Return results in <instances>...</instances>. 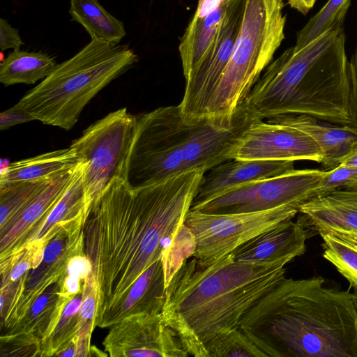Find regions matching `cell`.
<instances>
[{
  "label": "cell",
  "mask_w": 357,
  "mask_h": 357,
  "mask_svg": "<svg viewBox=\"0 0 357 357\" xmlns=\"http://www.w3.org/2000/svg\"><path fill=\"white\" fill-rule=\"evenodd\" d=\"M284 0H245L232 54L206 115L230 116L244 103L284 39Z\"/></svg>",
  "instance_id": "52a82bcc"
},
{
  "label": "cell",
  "mask_w": 357,
  "mask_h": 357,
  "mask_svg": "<svg viewBox=\"0 0 357 357\" xmlns=\"http://www.w3.org/2000/svg\"><path fill=\"white\" fill-rule=\"evenodd\" d=\"M205 173L193 169L136 188L116 178L92 202L83 234L97 289L96 326H112L133 284L171 248Z\"/></svg>",
  "instance_id": "6da1fadb"
},
{
  "label": "cell",
  "mask_w": 357,
  "mask_h": 357,
  "mask_svg": "<svg viewBox=\"0 0 357 357\" xmlns=\"http://www.w3.org/2000/svg\"><path fill=\"white\" fill-rule=\"evenodd\" d=\"M34 120L35 118L29 112L14 105L0 114V130Z\"/></svg>",
  "instance_id": "836d02e7"
},
{
  "label": "cell",
  "mask_w": 357,
  "mask_h": 357,
  "mask_svg": "<svg viewBox=\"0 0 357 357\" xmlns=\"http://www.w3.org/2000/svg\"><path fill=\"white\" fill-rule=\"evenodd\" d=\"M343 26L296 50H286L265 68L245 101L257 118L304 114L349 125L348 59Z\"/></svg>",
  "instance_id": "5b68a950"
},
{
  "label": "cell",
  "mask_w": 357,
  "mask_h": 357,
  "mask_svg": "<svg viewBox=\"0 0 357 357\" xmlns=\"http://www.w3.org/2000/svg\"><path fill=\"white\" fill-rule=\"evenodd\" d=\"M69 13L91 39L119 43L126 35L123 22L105 10L98 0H70Z\"/></svg>",
  "instance_id": "d4e9b609"
},
{
  "label": "cell",
  "mask_w": 357,
  "mask_h": 357,
  "mask_svg": "<svg viewBox=\"0 0 357 357\" xmlns=\"http://www.w3.org/2000/svg\"><path fill=\"white\" fill-rule=\"evenodd\" d=\"M62 278L46 289L32 304L24 319L5 334H33L40 340L49 335L70 301L61 295Z\"/></svg>",
  "instance_id": "603a6c76"
},
{
  "label": "cell",
  "mask_w": 357,
  "mask_h": 357,
  "mask_svg": "<svg viewBox=\"0 0 357 357\" xmlns=\"http://www.w3.org/2000/svg\"><path fill=\"white\" fill-rule=\"evenodd\" d=\"M24 44L18 30L13 28L7 20H0V49L4 51L8 49L20 50Z\"/></svg>",
  "instance_id": "e575fe53"
},
{
  "label": "cell",
  "mask_w": 357,
  "mask_h": 357,
  "mask_svg": "<svg viewBox=\"0 0 357 357\" xmlns=\"http://www.w3.org/2000/svg\"><path fill=\"white\" fill-rule=\"evenodd\" d=\"M136 122V116L121 108L91 124L70 146L84 160L83 181L91 205L113 179H126Z\"/></svg>",
  "instance_id": "ba28073f"
},
{
  "label": "cell",
  "mask_w": 357,
  "mask_h": 357,
  "mask_svg": "<svg viewBox=\"0 0 357 357\" xmlns=\"http://www.w3.org/2000/svg\"><path fill=\"white\" fill-rule=\"evenodd\" d=\"M85 218L61 224L47 241L39 265L26 280L22 296L6 326L10 330L26 315L32 304L50 286L65 275L70 260L84 252L83 227Z\"/></svg>",
  "instance_id": "4fadbf2b"
},
{
  "label": "cell",
  "mask_w": 357,
  "mask_h": 357,
  "mask_svg": "<svg viewBox=\"0 0 357 357\" xmlns=\"http://www.w3.org/2000/svg\"><path fill=\"white\" fill-rule=\"evenodd\" d=\"M294 169V161L232 159L204 174L192 205L208 200L236 186L272 178Z\"/></svg>",
  "instance_id": "ac0fdd59"
},
{
  "label": "cell",
  "mask_w": 357,
  "mask_h": 357,
  "mask_svg": "<svg viewBox=\"0 0 357 357\" xmlns=\"http://www.w3.org/2000/svg\"><path fill=\"white\" fill-rule=\"evenodd\" d=\"M351 0H328L321 10L297 32L294 47L300 50L325 32L343 26Z\"/></svg>",
  "instance_id": "484cf974"
},
{
  "label": "cell",
  "mask_w": 357,
  "mask_h": 357,
  "mask_svg": "<svg viewBox=\"0 0 357 357\" xmlns=\"http://www.w3.org/2000/svg\"><path fill=\"white\" fill-rule=\"evenodd\" d=\"M268 122L289 126L308 135L319 146L325 169L340 165L357 147V128L351 125L335 124L304 114L282 115Z\"/></svg>",
  "instance_id": "d6986e66"
},
{
  "label": "cell",
  "mask_w": 357,
  "mask_h": 357,
  "mask_svg": "<svg viewBox=\"0 0 357 357\" xmlns=\"http://www.w3.org/2000/svg\"><path fill=\"white\" fill-rule=\"evenodd\" d=\"M1 356H40L41 340L33 334H3L0 338Z\"/></svg>",
  "instance_id": "4dcf8cb0"
},
{
  "label": "cell",
  "mask_w": 357,
  "mask_h": 357,
  "mask_svg": "<svg viewBox=\"0 0 357 357\" xmlns=\"http://www.w3.org/2000/svg\"><path fill=\"white\" fill-rule=\"evenodd\" d=\"M348 75L349 81V125L357 128V44L351 59L348 62Z\"/></svg>",
  "instance_id": "d6a6232c"
},
{
  "label": "cell",
  "mask_w": 357,
  "mask_h": 357,
  "mask_svg": "<svg viewBox=\"0 0 357 357\" xmlns=\"http://www.w3.org/2000/svg\"><path fill=\"white\" fill-rule=\"evenodd\" d=\"M320 236L324 241V257L347 280L351 287H357V245L332 234Z\"/></svg>",
  "instance_id": "f1b7e54d"
},
{
  "label": "cell",
  "mask_w": 357,
  "mask_h": 357,
  "mask_svg": "<svg viewBox=\"0 0 357 357\" xmlns=\"http://www.w3.org/2000/svg\"><path fill=\"white\" fill-rule=\"evenodd\" d=\"M324 282L284 277L245 314L239 328L266 357H357L353 294Z\"/></svg>",
  "instance_id": "7a4b0ae2"
},
{
  "label": "cell",
  "mask_w": 357,
  "mask_h": 357,
  "mask_svg": "<svg viewBox=\"0 0 357 357\" xmlns=\"http://www.w3.org/2000/svg\"><path fill=\"white\" fill-rule=\"evenodd\" d=\"M307 237L303 228L289 220L253 237L231 254L242 264L286 265L305 253Z\"/></svg>",
  "instance_id": "e0dca14e"
},
{
  "label": "cell",
  "mask_w": 357,
  "mask_h": 357,
  "mask_svg": "<svg viewBox=\"0 0 357 357\" xmlns=\"http://www.w3.org/2000/svg\"><path fill=\"white\" fill-rule=\"evenodd\" d=\"M298 213L296 222L307 236L329 234L357 245V185L317 195Z\"/></svg>",
  "instance_id": "9a60e30c"
},
{
  "label": "cell",
  "mask_w": 357,
  "mask_h": 357,
  "mask_svg": "<svg viewBox=\"0 0 357 357\" xmlns=\"http://www.w3.org/2000/svg\"><path fill=\"white\" fill-rule=\"evenodd\" d=\"M353 296H354V303H355V305H356V310H357V287H354V291H353Z\"/></svg>",
  "instance_id": "74e56055"
},
{
  "label": "cell",
  "mask_w": 357,
  "mask_h": 357,
  "mask_svg": "<svg viewBox=\"0 0 357 357\" xmlns=\"http://www.w3.org/2000/svg\"><path fill=\"white\" fill-rule=\"evenodd\" d=\"M324 170L293 169L278 176L229 189L208 200L192 205L191 210L206 213H252L290 206L298 210L317 190Z\"/></svg>",
  "instance_id": "30bf717a"
},
{
  "label": "cell",
  "mask_w": 357,
  "mask_h": 357,
  "mask_svg": "<svg viewBox=\"0 0 357 357\" xmlns=\"http://www.w3.org/2000/svg\"><path fill=\"white\" fill-rule=\"evenodd\" d=\"M79 165L53 178L15 217L0 227V261L22 251L33 241Z\"/></svg>",
  "instance_id": "2e32d148"
},
{
  "label": "cell",
  "mask_w": 357,
  "mask_h": 357,
  "mask_svg": "<svg viewBox=\"0 0 357 357\" xmlns=\"http://www.w3.org/2000/svg\"><path fill=\"white\" fill-rule=\"evenodd\" d=\"M245 4V0H236L208 49L185 78V91L179 106L187 120L192 121L206 115L208 101L232 54Z\"/></svg>",
  "instance_id": "8fae6325"
},
{
  "label": "cell",
  "mask_w": 357,
  "mask_h": 357,
  "mask_svg": "<svg viewBox=\"0 0 357 357\" xmlns=\"http://www.w3.org/2000/svg\"><path fill=\"white\" fill-rule=\"evenodd\" d=\"M54 58L41 52L16 50L0 66V82L5 86L35 84L48 76L56 66Z\"/></svg>",
  "instance_id": "cb8c5ba5"
},
{
  "label": "cell",
  "mask_w": 357,
  "mask_h": 357,
  "mask_svg": "<svg viewBox=\"0 0 357 357\" xmlns=\"http://www.w3.org/2000/svg\"><path fill=\"white\" fill-rule=\"evenodd\" d=\"M235 1L199 0L195 15L178 47L185 78L208 49Z\"/></svg>",
  "instance_id": "ffe728a7"
},
{
  "label": "cell",
  "mask_w": 357,
  "mask_h": 357,
  "mask_svg": "<svg viewBox=\"0 0 357 357\" xmlns=\"http://www.w3.org/2000/svg\"><path fill=\"white\" fill-rule=\"evenodd\" d=\"M76 151L55 150L10 163L0 176V183L49 179L72 170L83 162Z\"/></svg>",
  "instance_id": "7402d4cb"
},
{
  "label": "cell",
  "mask_w": 357,
  "mask_h": 357,
  "mask_svg": "<svg viewBox=\"0 0 357 357\" xmlns=\"http://www.w3.org/2000/svg\"><path fill=\"white\" fill-rule=\"evenodd\" d=\"M138 61L128 45L91 39L24 95L15 107L44 124L70 130L85 106Z\"/></svg>",
  "instance_id": "8992f818"
},
{
  "label": "cell",
  "mask_w": 357,
  "mask_h": 357,
  "mask_svg": "<svg viewBox=\"0 0 357 357\" xmlns=\"http://www.w3.org/2000/svg\"><path fill=\"white\" fill-rule=\"evenodd\" d=\"M341 163L357 167V147L353 149Z\"/></svg>",
  "instance_id": "8d00e7d4"
},
{
  "label": "cell",
  "mask_w": 357,
  "mask_h": 357,
  "mask_svg": "<svg viewBox=\"0 0 357 357\" xmlns=\"http://www.w3.org/2000/svg\"><path fill=\"white\" fill-rule=\"evenodd\" d=\"M102 342L112 357H186L190 356L161 313H139L110 326Z\"/></svg>",
  "instance_id": "7c38bea8"
},
{
  "label": "cell",
  "mask_w": 357,
  "mask_h": 357,
  "mask_svg": "<svg viewBox=\"0 0 357 357\" xmlns=\"http://www.w3.org/2000/svg\"><path fill=\"white\" fill-rule=\"evenodd\" d=\"M55 177L0 183V227L15 217Z\"/></svg>",
  "instance_id": "83f0119b"
},
{
  "label": "cell",
  "mask_w": 357,
  "mask_h": 357,
  "mask_svg": "<svg viewBox=\"0 0 357 357\" xmlns=\"http://www.w3.org/2000/svg\"><path fill=\"white\" fill-rule=\"evenodd\" d=\"M82 293L83 287L66 304L52 332L41 340V357L56 356L59 351L67 347L75 337L79 330Z\"/></svg>",
  "instance_id": "4316f807"
},
{
  "label": "cell",
  "mask_w": 357,
  "mask_h": 357,
  "mask_svg": "<svg viewBox=\"0 0 357 357\" xmlns=\"http://www.w3.org/2000/svg\"><path fill=\"white\" fill-rule=\"evenodd\" d=\"M206 351L208 357H266L240 328L213 340Z\"/></svg>",
  "instance_id": "f546056e"
},
{
  "label": "cell",
  "mask_w": 357,
  "mask_h": 357,
  "mask_svg": "<svg viewBox=\"0 0 357 357\" xmlns=\"http://www.w3.org/2000/svg\"><path fill=\"white\" fill-rule=\"evenodd\" d=\"M136 116L126 172V180L133 188L193 169L206 172L231 160L243 133L259 119L245 103L230 116L205 115L189 121L179 105Z\"/></svg>",
  "instance_id": "277c9868"
},
{
  "label": "cell",
  "mask_w": 357,
  "mask_h": 357,
  "mask_svg": "<svg viewBox=\"0 0 357 357\" xmlns=\"http://www.w3.org/2000/svg\"><path fill=\"white\" fill-rule=\"evenodd\" d=\"M298 210L281 206L241 213L213 214L190 210L184 225L193 236L192 254L202 266L215 263L264 231L292 220Z\"/></svg>",
  "instance_id": "9c48e42d"
},
{
  "label": "cell",
  "mask_w": 357,
  "mask_h": 357,
  "mask_svg": "<svg viewBox=\"0 0 357 357\" xmlns=\"http://www.w3.org/2000/svg\"><path fill=\"white\" fill-rule=\"evenodd\" d=\"M316 0H287L291 8L299 13L306 15L314 6Z\"/></svg>",
  "instance_id": "d590c367"
},
{
  "label": "cell",
  "mask_w": 357,
  "mask_h": 357,
  "mask_svg": "<svg viewBox=\"0 0 357 357\" xmlns=\"http://www.w3.org/2000/svg\"><path fill=\"white\" fill-rule=\"evenodd\" d=\"M165 290V264L161 259L149 267L131 287L116 310L112 326L132 314L161 313Z\"/></svg>",
  "instance_id": "44dd1931"
},
{
  "label": "cell",
  "mask_w": 357,
  "mask_h": 357,
  "mask_svg": "<svg viewBox=\"0 0 357 357\" xmlns=\"http://www.w3.org/2000/svg\"><path fill=\"white\" fill-rule=\"evenodd\" d=\"M355 185H357V167L340 163L324 171L317 195Z\"/></svg>",
  "instance_id": "1f68e13d"
},
{
  "label": "cell",
  "mask_w": 357,
  "mask_h": 357,
  "mask_svg": "<svg viewBox=\"0 0 357 357\" xmlns=\"http://www.w3.org/2000/svg\"><path fill=\"white\" fill-rule=\"evenodd\" d=\"M310 160L321 163L317 144L304 132L287 125L253 122L243 133L231 160Z\"/></svg>",
  "instance_id": "5bb4252c"
},
{
  "label": "cell",
  "mask_w": 357,
  "mask_h": 357,
  "mask_svg": "<svg viewBox=\"0 0 357 357\" xmlns=\"http://www.w3.org/2000/svg\"><path fill=\"white\" fill-rule=\"evenodd\" d=\"M284 266L242 264L231 253L208 266L185 259L166 287L163 319L190 356L208 357V343L239 328L245 314L285 277Z\"/></svg>",
  "instance_id": "3957f363"
}]
</instances>
